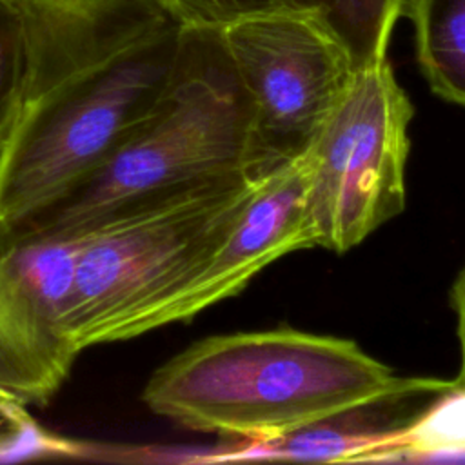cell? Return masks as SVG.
I'll use <instances>...</instances> for the list:
<instances>
[{
  "mask_svg": "<svg viewBox=\"0 0 465 465\" xmlns=\"http://www.w3.org/2000/svg\"><path fill=\"white\" fill-rule=\"evenodd\" d=\"M450 303L456 314V334L460 341V369L454 381L465 385V265L454 280L450 291Z\"/></svg>",
  "mask_w": 465,
  "mask_h": 465,
  "instance_id": "cell-16",
  "label": "cell"
},
{
  "mask_svg": "<svg viewBox=\"0 0 465 465\" xmlns=\"http://www.w3.org/2000/svg\"><path fill=\"white\" fill-rule=\"evenodd\" d=\"M29 38L25 100L171 22L156 0H13Z\"/></svg>",
  "mask_w": 465,
  "mask_h": 465,
  "instance_id": "cell-9",
  "label": "cell"
},
{
  "mask_svg": "<svg viewBox=\"0 0 465 465\" xmlns=\"http://www.w3.org/2000/svg\"><path fill=\"white\" fill-rule=\"evenodd\" d=\"M180 25L167 22L25 100L0 151V232L87 182L153 113Z\"/></svg>",
  "mask_w": 465,
  "mask_h": 465,
  "instance_id": "cell-4",
  "label": "cell"
},
{
  "mask_svg": "<svg viewBox=\"0 0 465 465\" xmlns=\"http://www.w3.org/2000/svg\"><path fill=\"white\" fill-rule=\"evenodd\" d=\"M385 460L463 461L465 460V385L454 380L391 440ZM383 460V461H385Z\"/></svg>",
  "mask_w": 465,
  "mask_h": 465,
  "instance_id": "cell-13",
  "label": "cell"
},
{
  "mask_svg": "<svg viewBox=\"0 0 465 465\" xmlns=\"http://www.w3.org/2000/svg\"><path fill=\"white\" fill-rule=\"evenodd\" d=\"M163 13L182 27L225 29L240 20L282 13L305 11L307 0H156Z\"/></svg>",
  "mask_w": 465,
  "mask_h": 465,
  "instance_id": "cell-15",
  "label": "cell"
},
{
  "mask_svg": "<svg viewBox=\"0 0 465 465\" xmlns=\"http://www.w3.org/2000/svg\"><path fill=\"white\" fill-rule=\"evenodd\" d=\"M412 114L389 60L354 71L309 153L316 247L347 252L403 211Z\"/></svg>",
  "mask_w": 465,
  "mask_h": 465,
  "instance_id": "cell-5",
  "label": "cell"
},
{
  "mask_svg": "<svg viewBox=\"0 0 465 465\" xmlns=\"http://www.w3.org/2000/svg\"><path fill=\"white\" fill-rule=\"evenodd\" d=\"M411 381L351 340L278 327L189 345L151 374L142 400L193 430L271 440Z\"/></svg>",
  "mask_w": 465,
  "mask_h": 465,
  "instance_id": "cell-1",
  "label": "cell"
},
{
  "mask_svg": "<svg viewBox=\"0 0 465 465\" xmlns=\"http://www.w3.org/2000/svg\"><path fill=\"white\" fill-rule=\"evenodd\" d=\"M82 238L0 232V403L47 405L82 352L67 323Z\"/></svg>",
  "mask_w": 465,
  "mask_h": 465,
  "instance_id": "cell-7",
  "label": "cell"
},
{
  "mask_svg": "<svg viewBox=\"0 0 465 465\" xmlns=\"http://www.w3.org/2000/svg\"><path fill=\"white\" fill-rule=\"evenodd\" d=\"M307 187L309 154L260 180L211 260L162 309L154 329L187 322L203 309L238 294L278 258L292 251L314 249V234L307 216Z\"/></svg>",
  "mask_w": 465,
  "mask_h": 465,
  "instance_id": "cell-8",
  "label": "cell"
},
{
  "mask_svg": "<svg viewBox=\"0 0 465 465\" xmlns=\"http://www.w3.org/2000/svg\"><path fill=\"white\" fill-rule=\"evenodd\" d=\"M450 381L412 378V381L398 392L343 411L318 423L271 440H249L247 445L232 450V460L292 458L383 461L392 436L405 427L430 398L447 389Z\"/></svg>",
  "mask_w": 465,
  "mask_h": 465,
  "instance_id": "cell-10",
  "label": "cell"
},
{
  "mask_svg": "<svg viewBox=\"0 0 465 465\" xmlns=\"http://www.w3.org/2000/svg\"><path fill=\"white\" fill-rule=\"evenodd\" d=\"M309 13L341 44L352 69L387 60L391 33L412 0H307Z\"/></svg>",
  "mask_w": 465,
  "mask_h": 465,
  "instance_id": "cell-12",
  "label": "cell"
},
{
  "mask_svg": "<svg viewBox=\"0 0 465 465\" xmlns=\"http://www.w3.org/2000/svg\"><path fill=\"white\" fill-rule=\"evenodd\" d=\"M249 124L222 29L180 25L169 80L138 131L87 182L5 234L73 231L129 202L245 174Z\"/></svg>",
  "mask_w": 465,
  "mask_h": 465,
  "instance_id": "cell-2",
  "label": "cell"
},
{
  "mask_svg": "<svg viewBox=\"0 0 465 465\" xmlns=\"http://www.w3.org/2000/svg\"><path fill=\"white\" fill-rule=\"evenodd\" d=\"M222 35L251 105L245 174L260 182L311 153L354 69L305 11L251 16Z\"/></svg>",
  "mask_w": 465,
  "mask_h": 465,
  "instance_id": "cell-6",
  "label": "cell"
},
{
  "mask_svg": "<svg viewBox=\"0 0 465 465\" xmlns=\"http://www.w3.org/2000/svg\"><path fill=\"white\" fill-rule=\"evenodd\" d=\"M416 58L430 89L465 107V0H412Z\"/></svg>",
  "mask_w": 465,
  "mask_h": 465,
  "instance_id": "cell-11",
  "label": "cell"
},
{
  "mask_svg": "<svg viewBox=\"0 0 465 465\" xmlns=\"http://www.w3.org/2000/svg\"><path fill=\"white\" fill-rule=\"evenodd\" d=\"M256 183L236 174L129 202L73 229L84 234L67 309L76 347L153 331L162 309L211 260Z\"/></svg>",
  "mask_w": 465,
  "mask_h": 465,
  "instance_id": "cell-3",
  "label": "cell"
},
{
  "mask_svg": "<svg viewBox=\"0 0 465 465\" xmlns=\"http://www.w3.org/2000/svg\"><path fill=\"white\" fill-rule=\"evenodd\" d=\"M31 71L29 38L13 0H0V151L25 104Z\"/></svg>",
  "mask_w": 465,
  "mask_h": 465,
  "instance_id": "cell-14",
  "label": "cell"
}]
</instances>
